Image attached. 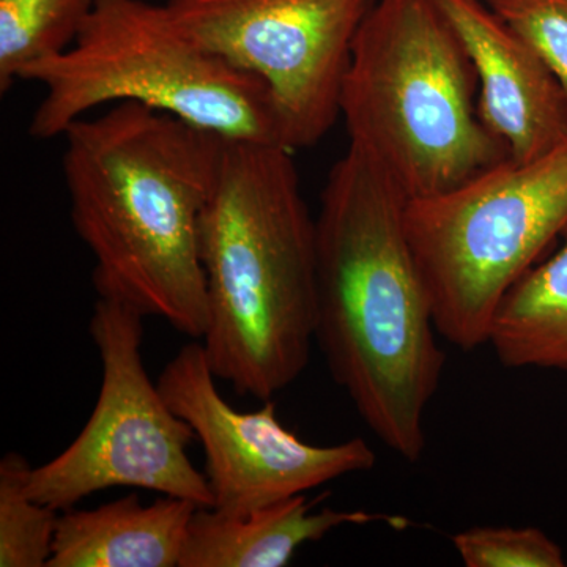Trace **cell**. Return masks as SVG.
Listing matches in <instances>:
<instances>
[{"mask_svg":"<svg viewBox=\"0 0 567 567\" xmlns=\"http://www.w3.org/2000/svg\"><path fill=\"white\" fill-rule=\"evenodd\" d=\"M292 155L226 140L200 218L205 354L216 379L260 401L303 374L316 342V218Z\"/></svg>","mask_w":567,"mask_h":567,"instance_id":"3957f363","label":"cell"},{"mask_svg":"<svg viewBox=\"0 0 567 567\" xmlns=\"http://www.w3.org/2000/svg\"><path fill=\"white\" fill-rule=\"evenodd\" d=\"M156 385L203 445L212 507L223 513H249L377 464L360 436L330 446L303 442L284 427L271 399L256 412L234 409L219 393L200 342L183 346Z\"/></svg>","mask_w":567,"mask_h":567,"instance_id":"9c48e42d","label":"cell"},{"mask_svg":"<svg viewBox=\"0 0 567 567\" xmlns=\"http://www.w3.org/2000/svg\"><path fill=\"white\" fill-rule=\"evenodd\" d=\"M554 71L567 95V0H484Z\"/></svg>","mask_w":567,"mask_h":567,"instance_id":"e0dca14e","label":"cell"},{"mask_svg":"<svg viewBox=\"0 0 567 567\" xmlns=\"http://www.w3.org/2000/svg\"><path fill=\"white\" fill-rule=\"evenodd\" d=\"M405 224L440 338L465 352L487 344L499 301L567 226V140L409 200Z\"/></svg>","mask_w":567,"mask_h":567,"instance_id":"8992f818","label":"cell"},{"mask_svg":"<svg viewBox=\"0 0 567 567\" xmlns=\"http://www.w3.org/2000/svg\"><path fill=\"white\" fill-rule=\"evenodd\" d=\"M375 0H169L205 50L259 78L274 100L282 147L319 144L341 117L354 37Z\"/></svg>","mask_w":567,"mask_h":567,"instance_id":"ba28073f","label":"cell"},{"mask_svg":"<svg viewBox=\"0 0 567 567\" xmlns=\"http://www.w3.org/2000/svg\"><path fill=\"white\" fill-rule=\"evenodd\" d=\"M43 100L29 134L62 136L89 112L137 103L229 141L282 147L274 100L259 78L205 50L167 6L147 0H93L73 47L29 66Z\"/></svg>","mask_w":567,"mask_h":567,"instance_id":"5b68a950","label":"cell"},{"mask_svg":"<svg viewBox=\"0 0 567 567\" xmlns=\"http://www.w3.org/2000/svg\"><path fill=\"white\" fill-rule=\"evenodd\" d=\"M144 316L99 297L91 336L102 388L87 424L58 457L29 473L25 491L52 509H71L96 492L136 487L213 506L204 472L193 465L192 425L175 415L142 361Z\"/></svg>","mask_w":567,"mask_h":567,"instance_id":"52a82bcc","label":"cell"},{"mask_svg":"<svg viewBox=\"0 0 567 567\" xmlns=\"http://www.w3.org/2000/svg\"><path fill=\"white\" fill-rule=\"evenodd\" d=\"M456 29L477 76V117L528 163L567 140V95L539 54L484 0H436Z\"/></svg>","mask_w":567,"mask_h":567,"instance_id":"30bf717a","label":"cell"},{"mask_svg":"<svg viewBox=\"0 0 567 567\" xmlns=\"http://www.w3.org/2000/svg\"><path fill=\"white\" fill-rule=\"evenodd\" d=\"M409 197L350 145L316 218V342L369 431L406 462L423 457L424 420L445 352L406 234Z\"/></svg>","mask_w":567,"mask_h":567,"instance_id":"6da1fadb","label":"cell"},{"mask_svg":"<svg viewBox=\"0 0 567 567\" xmlns=\"http://www.w3.org/2000/svg\"><path fill=\"white\" fill-rule=\"evenodd\" d=\"M32 466L18 453L0 461V566L48 567L59 511L25 491Z\"/></svg>","mask_w":567,"mask_h":567,"instance_id":"9a60e30c","label":"cell"},{"mask_svg":"<svg viewBox=\"0 0 567 567\" xmlns=\"http://www.w3.org/2000/svg\"><path fill=\"white\" fill-rule=\"evenodd\" d=\"M63 137L71 223L95 259L99 297L204 339L200 218L226 140L137 103L81 118Z\"/></svg>","mask_w":567,"mask_h":567,"instance_id":"7a4b0ae2","label":"cell"},{"mask_svg":"<svg viewBox=\"0 0 567 567\" xmlns=\"http://www.w3.org/2000/svg\"><path fill=\"white\" fill-rule=\"evenodd\" d=\"M561 238L496 308L487 344L505 368L567 371V226Z\"/></svg>","mask_w":567,"mask_h":567,"instance_id":"4fadbf2b","label":"cell"},{"mask_svg":"<svg viewBox=\"0 0 567 567\" xmlns=\"http://www.w3.org/2000/svg\"><path fill=\"white\" fill-rule=\"evenodd\" d=\"M316 503L300 494L244 514L199 506L189 522L181 567H284L298 548L346 525L409 527L404 517L368 511L323 507L316 513Z\"/></svg>","mask_w":567,"mask_h":567,"instance_id":"8fae6325","label":"cell"},{"mask_svg":"<svg viewBox=\"0 0 567 567\" xmlns=\"http://www.w3.org/2000/svg\"><path fill=\"white\" fill-rule=\"evenodd\" d=\"M477 76L436 0H375L341 95L350 145L409 200L451 192L511 158L477 117Z\"/></svg>","mask_w":567,"mask_h":567,"instance_id":"277c9868","label":"cell"},{"mask_svg":"<svg viewBox=\"0 0 567 567\" xmlns=\"http://www.w3.org/2000/svg\"><path fill=\"white\" fill-rule=\"evenodd\" d=\"M93 0H0V92L73 47Z\"/></svg>","mask_w":567,"mask_h":567,"instance_id":"5bb4252c","label":"cell"},{"mask_svg":"<svg viewBox=\"0 0 567 567\" xmlns=\"http://www.w3.org/2000/svg\"><path fill=\"white\" fill-rule=\"evenodd\" d=\"M197 507L167 495L142 505L132 494L93 509L62 511L48 567H181Z\"/></svg>","mask_w":567,"mask_h":567,"instance_id":"7c38bea8","label":"cell"},{"mask_svg":"<svg viewBox=\"0 0 567 567\" xmlns=\"http://www.w3.org/2000/svg\"><path fill=\"white\" fill-rule=\"evenodd\" d=\"M466 567H563L565 551L535 527H476L453 536Z\"/></svg>","mask_w":567,"mask_h":567,"instance_id":"2e32d148","label":"cell"}]
</instances>
